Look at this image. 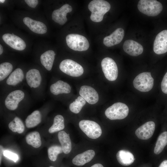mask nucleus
<instances>
[{
	"label": "nucleus",
	"mask_w": 167,
	"mask_h": 167,
	"mask_svg": "<svg viewBox=\"0 0 167 167\" xmlns=\"http://www.w3.org/2000/svg\"><path fill=\"white\" fill-rule=\"evenodd\" d=\"M88 7L91 12V20L94 22H99L102 20L104 15L109 10L111 6L106 1L93 0L89 3Z\"/></svg>",
	"instance_id": "obj_1"
},
{
	"label": "nucleus",
	"mask_w": 167,
	"mask_h": 167,
	"mask_svg": "<svg viewBox=\"0 0 167 167\" xmlns=\"http://www.w3.org/2000/svg\"><path fill=\"white\" fill-rule=\"evenodd\" d=\"M133 84L137 90L143 92L151 91L154 85V79L151 73L144 72L137 75L134 79Z\"/></svg>",
	"instance_id": "obj_2"
},
{
	"label": "nucleus",
	"mask_w": 167,
	"mask_h": 167,
	"mask_svg": "<svg viewBox=\"0 0 167 167\" xmlns=\"http://www.w3.org/2000/svg\"><path fill=\"white\" fill-rule=\"evenodd\" d=\"M137 7L141 12L150 16L157 15L163 9L161 3L156 0H140Z\"/></svg>",
	"instance_id": "obj_3"
},
{
	"label": "nucleus",
	"mask_w": 167,
	"mask_h": 167,
	"mask_svg": "<svg viewBox=\"0 0 167 167\" xmlns=\"http://www.w3.org/2000/svg\"><path fill=\"white\" fill-rule=\"evenodd\" d=\"M129 112V108L126 104L118 102L107 108L105 111V114L111 120H121L127 117Z\"/></svg>",
	"instance_id": "obj_4"
},
{
	"label": "nucleus",
	"mask_w": 167,
	"mask_h": 167,
	"mask_svg": "<svg viewBox=\"0 0 167 167\" xmlns=\"http://www.w3.org/2000/svg\"><path fill=\"white\" fill-rule=\"evenodd\" d=\"M66 42L71 49L77 51H85L88 49L89 44L84 36L76 34H70L66 37Z\"/></svg>",
	"instance_id": "obj_5"
},
{
	"label": "nucleus",
	"mask_w": 167,
	"mask_h": 167,
	"mask_svg": "<svg viewBox=\"0 0 167 167\" xmlns=\"http://www.w3.org/2000/svg\"><path fill=\"white\" fill-rule=\"evenodd\" d=\"M59 67L62 72L72 77L80 76L84 72V69L81 65L70 59H66L62 61Z\"/></svg>",
	"instance_id": "obj_6"
},
{
	"label": "nucleus",
	"mask_w": 167,
	"mask_h": 167,
	"mask_svg": "<svg viewBox=\"0 0 167 167\" xmlns=\"http://www.w3.org/2000/svg\"><path fill=\"white\" fill-rule=\"evenodd\" d=\"M79 126L81 130L90 138L96 139L101 135L102 130L100 126L94 121L82 120L79 122Z\"/></svg>",
	"instance_id": "obj_7"
},
{
	"label": "nucleus",
	"mask_w": 167,
	"mask_h": 167,
	"mask_svg": "<svg viewBox=\"0 0 167 167\" xmlns=\"http://www.w3.org/2000/svg\"><path fill=\"white\" fill-rule=\"evenodd\" d=\"M103 72L106 79L110 81H114L117 79L118 74L117 66L113 59L106 57L101 62Z\"/></svg>",
	"instance_id": "obj_8"
},
{
	"label": "nucleus",
	"mask_w": 167,
	"mask_h": 167,
	"mask_svg": "<svg viewBox=\"0 0 167 167\" xmlns=\"http://www.w3.org/2000/svg\"><path fill=\"white\" fill-rule=\"evenodd\" d=\"M24 93L20 90H16L10 93L5 101L6 107L9 109L14 110L18 107L19 103L24 99Z\"/></svg>",
	"instance_id": "obj_9"
},
{
	"label": "nucleus",
	"mask_w": 167,
	"mask_h": 167,
	"mask_svg": "<svg viewBox=\"0 0 167 167\" xmlns=\"http://www.w3.org/2000/svg\"><path fill=\"white\" fill-rule=\"evenodd\" d=\"M153 51L161 54L167 52V30H164L156 35L153 43Z\"/></svg>",
	"instance_id": "obj_10"
},
{
	"label": "nucleus",
	"mask_w": 167,
	"mask_h": 167,
	"mask_svg": "<svg viewBox=\"0 0 167 167\" xmlns=\"http://www.w3.org/2000/svg\"><path fill=\"white\" fill-rule=\"evenodd\" d=\"M2 38L6 44L15 50H23L26 47V44L24 41L13 33L12 34H5L3 35Z\"/></svg>",
	"instance_id": "obj_11"
},
{
	"label": "nucleus",
	"mask_w": 167,
	"mask_h": 167,
	"mask_svg": "<svg viewBox=\"0 0 167 167\" xmlns=\"http://www.w3.org/2000/svg\"><path fill=\"white\" fill-rule=\"evenodd\" d=\"M155 128V124L154 122L148 121L137 128L135 131V134L138 138L147 140L152 136Z\"/></svg>",
	"instance_id": "obj_12"
},
{
	"label": "nucleus",
	"mask_w": 167,
	"mask_h": 167,
	"mask_svg": "<svg viewBox=\"0 0 167 167\" xmlns=\"http://www.w3.org/2000/svg\"><path fill=\"white\" fill-rule=\"evenodd\" d=\"M79 94L81 97L89 104L93 105L99 100V96L96 91L92 87L83 85L80 88Z\"/></svg>",
	"instance_id": "obj_13"
},
{
	"label": "nucleus",
	"mask_w": 167,
	"mask_h": 167,
	"mask_svg": "<svg viewBox=\"0 0 167 167\" xmlns=\"http://www.w3.org/2000/svg\"><path fill=\"white\" fill-rule=\"evenodd\" d=\"M72 10L71 6L68 4H66L60 8L56 9L53 12L52 19L55 22L63 25L67 21L66 17L67 14L71 12Z\"/></svg>",
	"instance_id": "obj_14"
},
{
	"label": "nucleus",
	"mask_w": 167,
	"mask_h": 167,
	"mask_svg": "<svg viewBox=\"0 0 167 167\" xmlns=\"http://www.w3.org/2000/svg\"><path fill=\"white\" fill-rule=\"evenodd\" d=\"M124 51L129 55L136 56L141 54L143 51V47L139 43L132 40H127L123 45Z\"/></svg>",
	"instance_id": "obj_15"
},
{
	"label": "nucleus",
	"mask_w": 167,
	"mask_h": 167,
	"mask_svg": "<svg viewBox=\"0 0 167 167\" xmlns=\"http://www.w3.org/2000/svg\"><path fill=\"white\" fill-rule=\"evenodd\" d=\"M124 35V30L121 28H118L110 35L104 38L103 44L109 47L118 44L122 41Z\"/></svg>",
	"instance_id": "obj_16"
},
{
	"label": "nucleus",
	"mask_w": 167,
	"mask_h": 167,
	"mask_svg": "<svg viewBox=\"0 0 167 167\" xmlns=\"http://www.w3.org/2000/svg\"><path fill=\"white\" fill-rule=\"evenodd\" d=\"M23 21L30 30L36 33L43 34L47 31L46 26L41 22L35 20L28 17H24Z\"/></svg>",
	"instance_id": "obj_17"
},
{
	"label": "nucleus",
	"mask_w": 167,
	"mask_h": 167,
	"mask_svg": "<svg viewBox=\"0 0 167 167\" xmlns=\"http://www.w3.org/2000/svg\"><path fill=\"white\" fill-rule=\"evenodd\" d=\"M26 78L27 82L31 88H37L40 85L41 77L39 71L35 69L29 70L26 73Z\"/></svg>",
	"instance_id": "obj_18"
},
{
	"label": "nucleus",
	"mask_w": 167,
	"mask_h": 167,
	"mask_svg": "<svg viewBox=\"0 0 167 167\" xmlns=\"http://www.w3.org/2000/svg\"><path fill=\"white\" fill-rule=\"evenodd\" d=\"M95 155V151L89 150L76 156L73 159V164L76 165H83L90 161Z\"/></svg>",
	"instance_id": "obj_19"
},
{
	"label": "nucleus",
	"mask_w": 167,
	"mask_h": 167,
	"mask_svg": "<svg viewBox=\"0 0 167 167\" xmlns=\"http://www.w3.org/2000/svg\"><path fill=\"white\" fill-rule=\"evenodd\" d=\"M116 156L118 162L123 166H127L131 165L135 160L133 155L126 150H121L119 151Z\"/></svg>",
	"instance_id": "obj_20"
},
{
	"label": "nucleus",
	"mask_w": 167,
	"mask_h": 167,
	"mask_svg": "<svg viewBox=\"0 0 167 167\" xmlns=\"http://www.w3.org/2000/svg\"><path fill=\"white\" fill-rule=\"evenodd\" d=\"M50 92L54 95L67 94L71 92V87L68 83L62 80H58L50 86Z\"/></svg>",
	"instance_id": "obj_21"
},
{
	"label": "nucleus",
	"mask_w": 167,
	"mask_h": 167,
	"mask_svg": "<svg viewBox=\"0 0 167 167\" xmlns=\"http://www.w3.org/2000/svg\"><path fill=\"white\" fill-rule=\"evenodd\" d=\"M58 136L63 152L65 154L69 153L71 149V143L69 135L64 131H61L58 132Z\"/></svg>",
	"instance_id": "obj_22"
},
{
	"label": "nucleus",
	"mask_w": 167,
	"mask_h": 167,
	"mask_svg": "<svg viewBox=\"0 0 167 167\" xmlns=\"http://www.w3.org/2000/svg\"><path fill=\"white\" fill-rule=\"evenodd\" d=\"M55 54L53 50H49L45 52L41 56V63L48 71H50L52 68Z\"/></svg>",
	"instance_id": "obj_23"
},
{
	"label": "nucleus",
	"mask_w": 167,
	"mask_h": 167,
	"mask_svg": "<svg viewBox=\"0 0 167 167\" xmlns=\"http://www.w3.org/2000/svg\"><path fill=\"white\" fill-rule=\"evenodd\" d=\"M24 77L22 70L17 68L11 74L6 80V83L9 85L15 86L22 81Z\"/></svg>",
	"instance_id": "obj_24"
},
{
	"label": "nucleus",
	"mask_w": 167,
	"mask_h": 167,
	"mask_svg": "<svg viewBox=\"0 0 167 167\" xmlns=\"http://www.w3.org/2000/svg\"><path fill=\"white\" fill-rule=\"evenodd\" d=\"M41 116L38 110H35L27 117L25 120L26 126L28 128L34 127L38 125L41 121Z\"/></svg>",
	"instance_id": "obj_25"
},
{
	"label": "nucleus",
	"mask_w": 167,
	"mask_h": 167,
	"mask_svg": "<svg viewBox=\"0 0 167 167\" xmlns=\"http://www.w3.org/2000/svg\"><path fill=\"white\" fill-rule=\"evenodd\" d=\"M27 143L35 148L40 147L41 145V138L39 133L33 131L28 134L26 136Z\"/></svg>",
	"instance_id": "obj_26"
},
{
	"label": "nucleus",
	"mask_w": 167,
	"mask_h": 167,
	"mask_svg": "<svg viewBox=\"0 0 167 167\" xmlns=\"http://www.w3.org/2000/svg\"><path fill=\"white\" fill-rule=\"evenodd\" d=\"M64 122V118L62 115L56 116L54 118L52 125L49 129V132L52 133L63 129L65 127Z\"/></svg>",
	"instance_id": "obj_27"
},
{
	"label": "nucleus",
	"mask_w": 167,
	"mask_h": 167,
	"mask_svg": "<svg viewBox=\"0 0 167 167\" xmlns=\"http://www.w3.org/2000/svg\"><path fill=\"white\" fill-rule=\"evenodd\" d=\"M167 144V131L161 134L158 138L154 149L156 154L161 153Z\"/></svg>",
	"instance_id": "obj_28"
},
{
	"label": "nucleus",
	"mask_w": 167,
	"mask_h": 167,
	"mask_svg": "<svg viewBox=\"0 0 167 167\" xmlns=\"http://www.w3.org/2000/svg\"><path fill=\"white\" fill-rule=\"evenodd\" d=\"M9 129L14 132H17L21 134L24 130V126L22 121L19 117H15L8 125Z\"/></svg>",
	"instance_id": "obj_29"
},
{
	"label": "nucleus",
	"mask_w": 167,
	"mask_h": 167,
	"mask_svg": "<svg viewBox=\"0 0 167 167\" xmlns=\"http://www.w3.org/2000/svg\"><path fill=\"white\" fill-rule=\"evenodd\" d=\"M86 103V101L81 96H78L69 105L70 110L75 113H78Z\"/></svg>",
	"instance_id": "obj_30"
},
{
	"label": "nucleus",
	"mask_w": 167,
	"mask_h": 167,
	"mask_svg": "<svg viewBox=\"0 0 167 167\" xmlns=\"http://www.w3.org/2000/svg\"><path fill=\"white\" fill-rule=\"evenodd\" d=\"M13 66L10 63L5 62L0 64V81L5 79L11 72Z\"/></svg>",
	"instance_id": "obj_31"
},
{
	"label": "nucleus",
	"mask_w": 167,
	"mask_h": 167,
	"mask_svg": "<svg viewBox=\"0 0 167 167\" xmlns=\"http://www.w3.org/2000/svg\"><path fill=\"white\" fill-rule=\"evenodd\" d=\"M63 152L62 147L58 145L51 146L48 149L49 158L51 161H54L56 160L58 154Z\"/></svg>",
	"instance_id": "obj_32"
},
{
	"label": "nucleus",
	"mask_w": 167,
	"mask_h": 167,
	"mask_svg": "<svg viewBox=\"0 0 167 167\" xmlns=\"http://www.w3.org/2000/svg\"><path fill=\"white\" fill-rule=\"evenodd\" d=\"M3 155L6 157L13 161L15 162L19 159L18 156L16 154L9 151H4Z\"/></svg>",
	"instance_id": "obj_33"
},
{
	"label": "nucleus",
	"mask_w": 167,
	"mask_h": 167,
	"mask_svg": "<svg viewBox=\"0 0 167 167\" xmlns=\"http://www.w3.org/2000/svg\"><path fill=\"white\" fill-rule=\"evenodd\" d=\"M161 88L162 92L167 94V72L164 75L162 80Z\"/></svg>",
	"instance_id": "obj_34"
},
{
	"label": "nucleus",
	"mask_w": 167,
	"mask_h": 167,
	"mask_svg": "<svg viewBox=\"0 0 167 167\" xmlns=\"http://www.w3.org/2000/svg\"><path fill=\"white\" fill-rule=\"evenodd\" d=\"M25 1L28 6L33 8H35L38 3L37 0H25Z\"/></svg>",
	"instance_id": "obj_35"
},
{
	"label": "nucleus",
	"mask_w": 167,
	"mask_h": 167,
	"mask_svg": "<svg viewBox=\"0 0 167 167\" xmlns=\"http://www.w3.org/2000/svg\"><path fill=\"white\" fill-rule=\"evenodd\" d=\"M158 167H167V160L163 161Z\"/></svg>",
	"instance_id": "obj_36"
},
{
	"label": "nucleus",
	"mask_w": 167,
	"mask_h": 167,
	"mask_svg": "<svg viewBox=\"0 0 167 167\" xmlns=\"http://www.w3.org/2000/svg\"><path fill=\"white\" fill-rule=\"evenodd\" d=\"M0 164L1 163V159H2V154H3V152H4V150H3V148L2 146L0 145Z\"/></svg>",
	"instance_id": "obj_37"
},
{
	"label": "nucleus",
	"mask_w": 167,
	"mask_h": 167,
	"mask_svg": "<svg viewBox=\"0 0 167 167\" xmlns=\"http://www.w3.org/2000/svg\"><path fill=\"white\" fill-rule=\"evenodd\" d=\"M91 167H104L103 165L100 163H97L94 164Z\"/></svg>",
	"instance_id": "obj_38"
},
{
	"label": "nucleus",
	"mask_w": 167,
	"mask_h": 167,
	"mask_svg": "<svg viewBox=\"0 0 167 167\" xmlns=\"http://www.w3.org/2000/svg\"><path fill=\"white\" fill-rule=\"evenodd\" d=\"M3 52V48L1 45V44L0 45V54L1 55L2 54Z\"/></svg>",
	"instance_id": "obj_39"
},
{
	"label": "nucleus",
	"mask_w": 167,
	"mask_h": 167,
	"mask_svg": "<svg viewBox=\"0 0 167 167\" xmlns=\"http://www.w3.org/2000/svg\"><path fill=\"white\" fill-rule=\"evenodd\" d=\"M5 0H0V2L3 3L5 2Z\"/></svg>",
	"instance_id": "obj_40"
},
{
	"label": "nucleus",
	"mask_w": 167,
	"mask_h": 167,
	"mask_svg": "<svg viewBox=\"0 0 167 167\" xmlns=\"http://www.w3.org/2000/svg\"><path fill=\"white\" fill-rule=\"evenodd\" d=\"M49 167H54V166H50Z\"/></svg>",
	"instance_id": "obj_41"
}]
</instances>
